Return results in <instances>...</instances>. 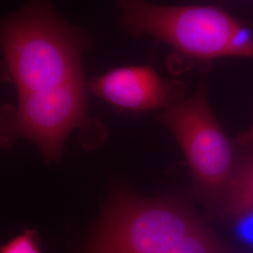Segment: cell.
<instances>
[{"label": "cell", "mask_w": 253, "mask_h": 253, "mask_svg": "<svg viewBox=\"0 0 253 253\" xmlns=\"http://www.w3.org/2000/svg\"><path fill=\"white\" fill-rule=\"evenodd\" d=\"M118 5L121 23L130 34L151 37L190 61L253 57L252 29L225 9L164 6L147 0H118Z\"/></svg>", "instance_id": "obj_2"}, {"label": "cell", "mask_w": 253, "mask_h": 253, "mask_svg": "<svg viewBox=\"0 0 253 253\" xmlns=\"http://www.w3.org/2000/svg\"><path fill=\"white\" fill-rule=\"evenodd\" d=\"M162 119L180 144L202 190L210 197L227 192L235 172L233 150L209 107L206 86L167 108Z\"/></svg>", "instance_id": "obj_4"}, {"label": "cell", "mask_w": 253, "mask_h": 253, "mask_svg": "<svg viewBox=\"0 0 253 253\" xmlns=\"http://www.w3.org/2000/svg\"><path fill=\"white\" fill-rule=\"evenodd\" d=\"M0 253H42L36 232L26 230L0 247Z\"/></svg>", "instance_id": "obj_9"}, {"label": "cell", "mask_w": 253, "mask_h": 253, "mask_svg": "<svg viewBox=\"0 0 253 253\" xmlns=\"http://www.w3.org/2000/svg\"><path fill=\"white\" fill-rule=\"evenodd\" d=\"M87 84L84 79L19 95L10 128L40 148L46 159L59 157L67 137L87 120Z\"/></svg>", "instance_id": "obj_5"}, {"label": "cell", "mask_w": 253, "mask_h": 253, "mask_svg": "<svg viewBox=\"0 0 253 253\" xmlns=\"http://www.w3.org/2000/svg\"><path fill=\"white\" fill-rule=\"evenodd\" d=\"M90 45V37L66 22L50 0H27L0 18L3 69L19 95L84 79L83 54Z\"/></svg>", "instance_id": "obj_1"}, {"label": "cell", "mask_w": 253, "mask_h": 253, "mask_svg": "<svg viewBox=\"0 0 253 253\" xmlns=\"http://www.w3.org/2000/svg\"><path fill=\"white\" fill-rule=\"evenodd\" d=\"M164 253H223L220 245L203 227Z\"/></svg>", "instance_id": "obj_8"}, {"label": "cell", "mask_w": 253, "mask_h": 253, "mask_svg": "<svg viewBox=\"0 0 253 253\" xmlns=\"http://www.w3.org/2000/svg\"><path fill=\"white\" fill-rule=\"evenodd\" d=\"M235 143L246 147H253V125L251 128L237 136Z\"/></svg>", "instance_id": "obj_10"}, {"label": "cell", "mask_w": 253, "mask_h": 253, "mask_svg": "<svg viewBox=\"0 0 253 253\" xmlns=\"http://www.w3.org/2000/svg\"><path fill=\"white\" fill-rule=\"evenodd\" d=\"M200 227L177 205L120 194L103 217L90 253H164Z\"/></svg>", "instance_id": "obj_3"}, {"label": "cell", "mask_w": 253, "mask_h": 253, "mask_svg": "<svg viewBox=\"0 0 253 253\" xmlns=\"http://www.w3.org/2000/svg\"><path fill=\"white\" fill-rule=\"evenodd\" d=\"M88 91L110 105L127 111L169 108L179 102L181 84L163 79L152 66L113 69L86 82Z\"/></svg>", "instance_id": "obj_6"}, {"label": "cell", "mask_w": 253, "mask_h": 253, "mask_svg": "<svg viewBox=\"0 0 253 253\" xmlns=\"http://www.w3.org/2000/svg\"><path fill=\"white\" fill-rule=\"evenodd\" d=\"M225 212L234 219L253 215V154L235 168L227 190Z\"/></svg>", "instance_id": "obj_7"}]
</instances>
